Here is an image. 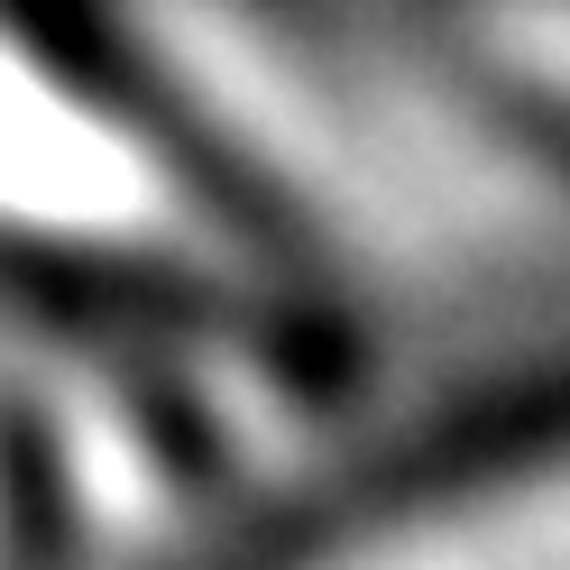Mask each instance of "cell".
Here are the masks:
<instances>
[{"mask_svg": "<svg viewBox=\"0 0 570 570\" xmlns=\"http://www.w3.org/2000/svg\"><path fill=\"white\" fill-rule=\"evenodd\" d=\"M332 570H570V460L497 479L405 533H377Z\"/></svg>", "mask_w": 570, "mask_h": 570, "instance_id": "cell-1", "label": "cell"}]
</instances>
